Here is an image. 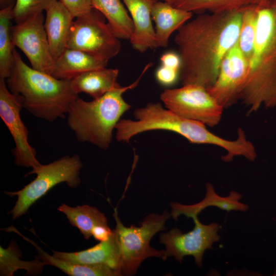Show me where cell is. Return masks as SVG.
Returning a JSON list of instances; mask_svg holds the SVG:
<instances>
[{
    "label": "cell",
    "instance_id": "6da1fadb",
    "mask_svg": "<svg viewBox=\"0 0 276 276\" xmlns=\"http://www.w3.org/2000/svg\"><path fill=\"white\" fill-rule=\"evenodd\" d=\"M243 9L201 14L180 27L174 38L182 85L210 87L223 58L238 41Z\"/></svg>",
    "mask_w": 276,
    "mask_h": 276
},
{
    "label": "cell",
    "instance_id": "7a4b0ae2",
    "mask_svg": "<svg viewBox=\"0 0 276 276\" xmlns=\"http://www.w3.org/2000/svg\"><path fill=\"white\" fill-rule=\"evenodd\" d=\"M135 120L120 119L116 126V139L119 142L128 143L133 136L145 131L165 130L179 134L190 143L217 146L226 150L221 157L225 162H231L236 156H243L253 162L257 153L252 143L247 140L240 128L238 137L228 140L210 132L204 124L181 117L160 103H149L145 107L137 108L133 112Z\"/></svg>",
    "mask_w": 276,
    "mask_h": 276
},
{
    "label": "cell",
    "instance_id": "3957f363",
    "mask_svg": "<svg viewBox=\"0 0 276 276\" xmlns=\"http://www.w3.org/2000/svg\"><path fill=\"white\" fill-rule=\"evenodd\" d=\"M14 58L6 82L23 108L36 118L51 122L64 118L78 97L72 89L71 80L59 79L29 66L15 49Z\"/></svg>",
    "mask_w": 276,
    "mask_h": 276
},
{
    "label": "cell",
    "instance_id": "277c9868",
    "mask_svg": "<svg viewBox=\"0 0 276 276\" xmlns=\"http://www.w3.org/2000/svg\"><path fill=\"white\" fill-rule=\"evenodd\" d=\"M241 100L248 114L276 107V1L258 6L253 53Z\"/></svg>",
    "mask_w": 276,
    "mask_h": 276
},
{
    "label": "cell",
    "instance_id": "5b68a950",
    "mask_svg": "<svg viewBox=\"0 0 276 276\" xmlns=\"http://www.w3.org/2000/svg\"><path fill=\"white\" fill-rule=\"evenodd\" d=\"M152 65V62L148 63L138 78L128 86H120L91 101L78 97L71 104L67 113V124L79 142L103 150L109 147L117 124L131 107L124 100L123 94L136 87Z\"/></svg>",
    "mask_w": 276,
    "mask_h": 276
},
{
    "label": "cell",
    "instance_id": "8992f818",
    "mask_svg": "<svg viewBox=\"0 0 276 276\" xmlns=\"http://www.w3.org/2000/svg\"><path fill=\"white\" fill-rule=\"evenodd\" d=\"M113 217L116 222L114 228L121 254V272L122 275H134L142 262L151 257L166 260L165 250H159L151 247L150 242L158 232L166 229V222L171 217L167 210L162 214L151 213L140 223V227L134 225L130 227L124 225L114 209Z\"/></svg>",
    "mask_w": 276,
    "mask_h": 276
},
{
    "label": "cell",
    "instance_id": "52a82bcc",
    "mask_svg": "<svg viewBox=\"0 0 276 276\" xmlns=\"http://www.w3.org/2000/svg\"><path fill=\"white\" fill-rule=\"evenodd\" d=\"M82 167L79 156L73 154L32 169L26 176L36 174L33 180L18 191L5 192L11 197H17L15 205L9 212L13 219L26 213L31 206L55 186L65 182L71 188L77 187L81 182L79 175Z\"/></svg>",
    "mask_w": 276,
    "mask_h": 276
},
{
    "label": "cell",
    "instance_id": "ba28073f",
    "mask_svg": "<svg viewBox=\"0 0 276 276\" xmlns=\"http://www.w3.org/2000/svg\"><path fill=\"white\" fill-rule=\"evenodd\" d=\"M119 39L104 16L93 8L73 21L66 48L80 50L108 61L120 52L121 43Z\"/></svg>",
    "mask_w": 276,
    "mask_h": 276
},
{
    "label": "cell",
    "instance_id": "9c48e42d",
    "mask_svg": "<svg viewBox=\"0 0 276 276\" xmlns=\"http://www.w3.org/2000/svg\"><path fill=\"white\" fill-rule=\"evenodd\" d=\"M160 98L166 107L173 112L211 127L219 123L224 110L206 88L195 84L166 89Z\"/></svg>",
    "mask_w": 276,
    "mask_h": 276
},
{
    "label": "cell",
    "instance_id": "30bf717a",
    "mask_svg": "<svg viewBox=\"0 0 276 276\" xmlns=\"http://www.w3.org/2000/svg\"><path fill=\"white\" fill-rule=\"evenodd\" d=\"M194 227L187 233H183L177 228H173L159 237L161 243L166 247V259L174 257L181 263L183 258L192 256L199 267L202 265L204 254L206 250L212 249L214 243L219 241L221 237L218 234L220 225L216 222L209 224L202 223L198 216L192 218Z\"/></svg>",
    "mask_w": 276,
    "mask_h": 276
},
{
    "label": "cell",
    "instance_id": "8fae6325",
    "mask_svg": "<svg viewBox=\"0 0 276 276\" xmlns=\"http://www.w3.org/2000/svg\"><path fill=\"white\" fill-rule=\"evenodd\" d=\"M44 16L38 13L11 27V35L15 47L28 58L31 67L51 74L55 59L52 54L44 28Z\"/></svg>",
    "mask_w": 276,
    "mask_h": 276
},
{
    "label": "cell",
    "instance_id": "7c38bea8",
    "mask_svg": "<svg viewBox=\"0 0 276 276\" xmlns=\"http://www.w3.org/2000/svg\"><path fill=\"white\" fill-rule=\"evenodd\" d=\"M248 67V61L237 41L223 58L216 81L206 88L224 109L241 100L247 79Z\"/></svg>",
    "mask_w": 276,
    "mask_h": 276
},
{
    "label": "cell",
    "instance_id": "4fadbf2b",
    "mask_svg": "<svg viewBox=\"0 0 276 276\" xmlns=\"http://www.w3.org/2000/svg\"><path fill=\"white\" fill-rule=\"evenodd\" d=\"M22 108L8 88L6 79L0 78V116L15 143L12 150L14 163L18 166L33 169L41 164L36 159L35 149L29 143L28 130L20 117Z\"/></svg>",
    "mask_w": 276,
    "mask_h": 276
},
{
    "label": "cell",
    "instance_id": "5bb4252c",
    "mask_svg": "<svg viewBox=\"0 0 276 276\" xmlns=\"http://www.w3.org/2000/svg\"><path fill=\"white\" fill-rule=\"evenodd\" d=\"M156 0H122L128 10L134 26L130 42L140 53L158 48L152 23L151 9Z\"/></svg>",
    "mask_w": 276,
    "mask_h": 276
},
{
    "label": "cell",
    "instance_id": "9a60e30c",
    "mask_svg": "<svg viewBox=\"0 0 276 276\" xmlns=\"http://www.w3.org/2000/svg\"><path fill=\"white\" fill-rule=\"evenodd\" d=\"M52 251L53 256L75 264H106L122 275L120 250L114 229L108 240L100 242L88 249L73 252Z\"/></svg>",
    "mask_w": 276,
    "mask_h": 276
},
{
    "label": "cell",
    "instance_id": "2e32d148",
    "mask_svg": "<svg viewBox=\"0 0 276 276\" xmlns=\"http://www.w3.org/2000/svg\"><path fill=\"white\" fill-rule=\"evenodd\" d=\"M206 193L204 198L198 203L193 204H183L178 202H171L170 213L171 217L177 221L180 215L188 218L198 216L203 210L209 206H216L226 212L232 211L245 212L249 209V205L240 202L242 195L236 191H231L228 196L223 197L215 191L213 185L207 182L205 186Z\"/></svg>",
    "mask_w": 276,
    "mask_h": 276
},
{
    "label": "cell",
    "instance_id": "e0dca14e",
    "mask_svg": "<svg viewBox=\"0 0 276 276\" xmlns=\"http://www.w3.org/2000/svg\"><path fill=\"white\" fill-rule=\"evenodd\" d=\"M44 11V28L55 61L66 48L71 28L75 18L58 0L51 3Z\"/></svg>",
    "mask_w": 276,
    "mask_h": 276
},
{
    "label": "cell",
    "instance_id": "ac0fdd59",
    "mask_svg": "<svg viewBox=\"0 0 276 276\" xmlns=\"http://www.w3.org/2000/svg\"><path fill=\"white\" fill-rule=\"evenodd\" d=\"M108 61L80 50L66 48L55 60L51 75L59 79L72 80L87 71L105 67Z\"/></svg>",
    "mask_w": 276,
    "mask_h": 276
},
{
    "label": "cell",
    "instance_id": "d6986e66",
    "mask_svg": "<svg viewBox=\"0 0 276 276\" xmlns=\"http://www.w3.org/2000/svg\"><path fill=\"white\" fill-rule=\"evenodd\" d=\"M151 16L155 24L158 47L165 48L172 33L188 21L193 12L175 8L169 3L156 1L151 9Z\"/></svg>",
    "mask_w": 276,
    "mask_h": 276
},
{
    "label": "cell",
    "instance_id": "ffe728a7",
    "mask_svg": "<svg viewBox=\"0 0 276 276\" xmlns=\"http://www.w3.org/2000/svg\"><path fill=\"white\" fill-rule=\"evenodd\" d=\"M117 68L102 67L87 71L71 80L72 89L77 95L84 93L96 99L121 85Z\"/></svg>",
    "mask_w": 276,
    "mask_h": 276
},
{
    "label": "cell",
    "instance_id": "44dd1931",
    "mask_svg": "<svg viewBox=\"0 0 276 276\" xmlns=\"http://www.w3.org/2000/svg\"><path fill=\"white\" fill-rule=\"evenodd\" d=\"M8 232H14L25 240L33 245L38 252L39 258L46 265L55 266L70 276H119L121 274L104 264L91 265L78 264L71 263L51 256L44 251L33 240H30L18 232L13 226L6 228Z\"/></svg>",
    "mask_w": 276,
    "mask_h": 276
},
{
    "label": "cell",
    "instance_id": "7402d4cb",
    "mask_svg": "<svg viewBox=\"0 0 276 276\" xmlns=\"http://www.w3.org/2000/svg\"><path fill=\"white\" fill-rule=\"evenodd\" d=\"M122 1L91 0V6L104 16L119 39L129 40L134 30L133 23Z\"/></svg>",
    "mask_w": 276,
    "mask_h": 276
},
{
    "label": "cell",
    "instance_id": "603a6c76",
    "mask_svg": "<svg viewBox=\"0 0 276 276\" xmlns=\"http://www.w3.org/2000/svg\"><path fill=\"white\" fill-rule=\"evenodd\" d=\"M276 0H171L173 7L192 12L206 11L217 12L241 10L245 8L271 3Z\"/></svg>",
    "mask_w": 276,
    "mask_h": 276
},
{
    "label": "cell",
    "instance_id": "cb8c5ba5",
    "mask_svg": "<svg viewBox=\"0 0 276 276\" xmlns=\"http://www.w3.org/2000/svg\"><path fill=\"white\" fill-rule=\"evenodd\" d=\"M57 210L66 215L70 224L77 227L86 240L92 236L95 226H108L105 214L94 206L83 205L71 207L62 204Z\"/></svg>",
    "mask_w": 276,
    "mask_h": 276
},
{
    "label": "cell",
    "instance_id": "d4e9b609",
    "mask_svg": "<svg viewBox=\"0 0 276 276\" xmlns=\"http://www.w3.org/2000/svg\"><path fill=\"white\" fill-rule=\"evenodd\" d=\"M22 254L15 240L4 248L0 246V274L12 276L18 270L24 269L27 275H37L41 273L46 264L39 257L31 261L21 260Z\"/></svg>",
    "mask_w": 276,
    "mask_h": 276
},
{
    "label": "cell",
    "instance_id": "484cf974",
    "mask_svg": "<svg viewBox=\"0 0 276 276\" xmlns=\"http://www.w3.org/2000/svg\"><path fill=\"white\" fill-rule=\"evenodd\" d=\"M13 7L0 10V78L5 79L9 77L14 60L11 35Z\"/></svg>",
    "mask_w": 276,
    "mask_h": 276
},
{
    "label": "cell",
    "instance_id": "4316f807",
    "mask_svg": "<svg viewBox=\"0 0 276 276\" xmlns=\"http://www.w3.org/2000/svg\"><path fill=\"white\" fill-rule=\"evenodd\" d=\"M258 6L243 9L238 42L244 56L249 61L252 56L256 36Z\"/></svg>",
    "mask_w": 276,
    "mask_h": 276
},
{
    "label": "cell",
    "instance_id": "83f0119b",
    "mask_svg": "<svg viewBox=\"0 0 276 276\" xmlns=\"http://www.w3.org/2000/svg\"><path fill=\"white\" fill-rule=\"evenodd\" d=\"M54 0H16L13 8V20L15 24L22 22L42 12Z\"/></svg>",
    "mask_w": 276,
    "mask_h": 276
},
{
    "label": "cell",
    "instance_id": "f1b7e54d",
    "mask_svg": "<svg viewBox=\"0 0 276 276\" xmlns=\"http://www.w3.org/2000/svg\"><path fill=\"white\" fill-rule=\"evenodd\" d=\"M76 18L89 12L93 8L91 0H59Z\"/></svg>",
    "mask_w": 276,
    "mask_h": 276
},
{
    "label": "cell",
    "instance_id": "f546056e",
    "mask_svg": "<svg viewBox=\"0 0 276 276\" xmlns=\"http://www.w3.org/2000/svg\"><path fill=\"white\" fill-rule=\"evenodd\" d=\"M179 76V71L161 65L155 72V78L157 81L165 86L173 84Z\"/></svg>",
    "mask_w": 276,
    "mask_h": 276
},
{
    "label": "cell",
    "instance_id": "4dcf8cb0",
    "mask_svg": "<svg viewBox=\"0 0 276 276\" xmlns=\"http://www.w3.org/2000/svg\"><path fill=\"white\" fill-rule=\"evenodd\" d=\"M162 65L180 71L181 60L178 54L174 52H168L160 58Z\"/></svg>",
    "mask_w": 276,
    "mask_h": 276
},
{
    "label": "cell",
    "instance_id": "1f68e13d",
    "mask_svg": "<svg viewBox=\"0 0 276 276\" xmlns=\"http://www.w3.org/2000/svg\"><path fill=\"white\" fill-rule=\"evenodd\" d=\"M111 230L108 226L97 225L92 230V236L100 242L108 240L112 234Z\"/></svg>",
    "mask_w": 276,
    "mask_h": 276
},
{
    "label": "cell",
    "instance_id": "d6a6232c",
    "mask_svg": "<svg viewBox=\"0 0 276 276\" xmlns=\"http://www.w3.org/2000/svg\"><path fill=\"white\" fill-rule=\"evenodd\" d=\"M16 0H0V9H3L11 6H14Z\"/></svg>",
    "mask_w": 276,
    "mask_h": 276
},
{
    "label": "cell",
    "instance_id": "836d02e7",
    "mask_svg": "<svg viewBox=\"0 0 276 276\" xmlns=\"http://www.w3.org/2000/svg\"><path fill=\"white\" fill-rule=\"evenodd\" d=\"M272 275L273 276H276V267L274 269V270L273 271V273H272Z\"/></svg>",
    "mask_w": 276,
    "mask_h": 276
},
{
    "label": "cell",
    "instance_id": "e575fe53",
    "mask_svg": "<svg viewBox=\"0 0 276 276\" xmlns=\"http://www.w3.org/2000/svg\"><path fill=\"white\" fill-rule=\"evenodd\" d=\"M156 1H158V0H156ZM162 1L165 2L170 3L171 0H162Z\"/></svg>",
    "mask_w": 276,
    "mask_h": 276
}]
</instances>
